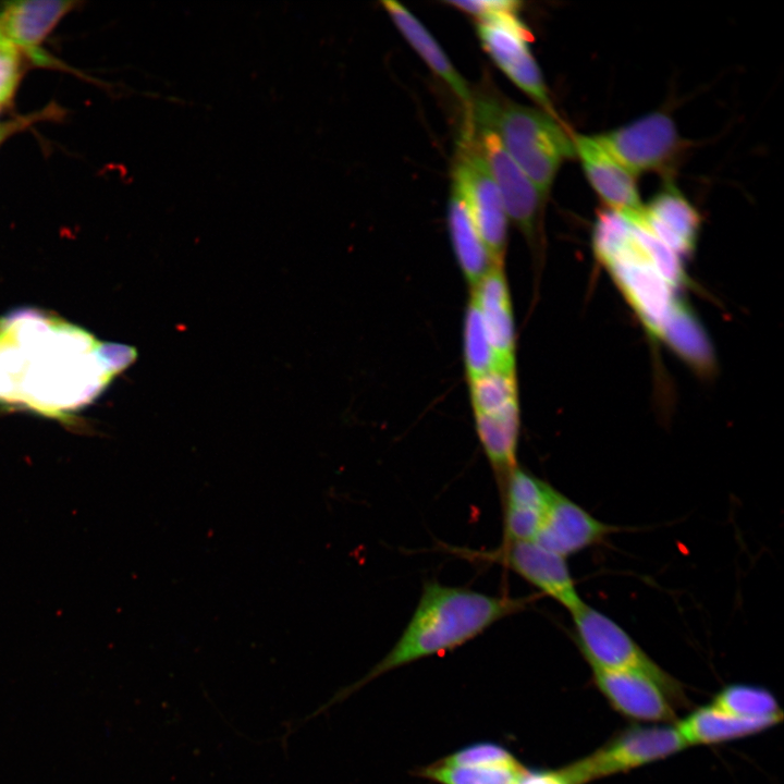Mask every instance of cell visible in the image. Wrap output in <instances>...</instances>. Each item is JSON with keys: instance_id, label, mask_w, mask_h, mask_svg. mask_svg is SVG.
I'll use <instances>...</instances> for the list:
<instances>
[{"instance_id": "19", "label": "cell", "mask_w": 784, "mask_h": 784, "mask_svg": "<svg viewBox=\"0 0 784 784\" xmlns=\"http://www.w3.org/2000/svg\"><path fill=\"white\" fill-rule=\"evenodd\" d=\"M382 5L395 27L429 69L451 88L460 100L466 106H471V94L465 79L425 25L402 3L389 0L382 1Z\"/></svg>"}, {"instance_id": "4", "label": "cell", "mask_w": 784, "mask_h": 784, "mask_svg": "<svg viewBox=\"0 0 784 784\" xmlns=\"http://www.w3.org/2000/svg\"><path fill=\"white\" fill-rule=\"evenodd\" d=\"M578 647L591 670L630 671L657 682L671 702L686 705L677 679L657 664L616 622L584 603L572 613Z\"/></svg>"}, {"instance_id": "6", "label": "cell", "mask_w": 784, "mask_h": 784, "mask_svg": "<svg viewBox=\"0 0 784 784\" xmlns=\"http://www.w3.org/2000/svg\"><path fill=\"white\" fill-rule=\"evenodd\" d=\"M596 136L636 176L671 172L687 144L674 120L663 111L649 112Z\"/></svg>"}, {"instance_id": "22", "label": "cell", "mask_w": 784, "mask_h": 784, "mask_svg": "<svg viewBox=\"0 0 784 784\" xmlns=\"http://www.w3.org/2000/svg\"><path fill=\"white\" fill-rule=\"evenodd\" d=\"M658 339L663 340L699 375H711L714 355L705 330L689 308L676 299L663 321Z\"/></svg>"}, {"instance_id": "10", "label": "cell", "mask_w": 784, "mask_h": 784, "mask_svg": "<svg viewBox=\"0 0 784 784\" xmlns=\"http://www.w3.org/2000/svg\"><path fill=\"white\" fill-rule=\"evenodd\" d=\"M474 558L509 567L571 614L585 603L576 589L566 558L534 540L503 542L499 549L476 553Z\"/></svg>"}, {"instance_id": "18", "label": "cell", "mask_w": 784, "mask_h": 784, "mask_svg": "<svg viewBox=\"0 0 784 784\" xmlns=\"http://www.w3.org/2000/svg\"><path fill=\"white\" fill-rule=\"evenodd\" d=\"M74 4L52 0L7 2L0 9V35L35 61L45 62L39 45Z\"/></svg>"}, {"instance_id": "21", "label": "cell", "mask_w": 784, "mask_h": 784, "mask_svg": "<svg viewBox=\"0 0 784 784\" xmlns=\"http://www.w3.org/2000/svg\"><path fill=\"white\" fill-rule=\"evenodd\" d=\"M776 719H743L703 706L675 724L688 746L718 744L764 731Z\"/></svg>"}, {"instance_id": "9", "label": "cell", "mask_w": 784, "mask_h": 784, "mask_svg": "<svg viewBox=\"0 0 784 784\" xmlns=\"http://www.w3.org/2000/svg\"><path fill=\"white\" fill-rule=\"evenodd\" d=\"M474 142L502 197L506 215L525 237L538 238L546 196L522 171L503 147L497 133L470 121Z\"/></svg>"}, {"instance_id": "27", "label": "cell", "mask_w": 784, "mask_h": 784, "mask_svg": "<svg viewBox=\"0 0 784 784\" xmlns=\"http://www.w3.org/2000/svg\"><path fill=\"white\" fill-rule=\"evenodd\" d=\"M20 59L16 48L7 41L0 49V108L8 105L20 78Z\"/></svg>"}, {"instance_id": "12", "label": "cell", "mask_w": 784, "mask_h": 784, "mask_svg": "<svg viewBox=\"0 0 784 784\" xmlns=\"http://www.w3.org/2000/svg\"><path fill=\"white\" fill-rule=\"evenodd\" d=\"M575 158L604 209L630 220L644 209L637 176L627 170L595 135L572 133Z\"/></svg>"}, {"instance_id": "26", "label": "cell", "mask_w": 784, "mask_h": 784, "mask_svg": "<svg viewBox=\"0 0 784 784\" xmlns=\"http://www.w3.org/2000/svg\"><path fill=\"white\" fill-rule=\"evenodd\" d=\"M464 360L469 380L498 368L482 317L471 298L464 322Z\"/></svg>"}, {"instance_id": "13", "label": "cell", "mask_w": 784, "mask_h": 784, "mask_svg": "<svg viewBox=\"0 0 784 784\" xmlns=\"http://www.w3.org/2000/svg\"><path fill=\"white\" fill-rule=\"evenodd\" d=\"M617 529L554 489L534 541L567 558L601 543Z\"/></svg>"}, {"instance_id": "5", "label": "cell", "mask_w": 784, "mask_h": 784, "mask_svg": "<svg viewBox=\"0 0 784 784\" xmlns=\"http://www.w3.org/2000/svg\"><path fill=\"white\" fill-rule=\"evenodd\" d=\"M686 747L675 724L634 725L559 771L567 784H588L663 759Z\"/></svg>"}, {"instance_id": "3", "label": "cell", "mask_w": 784, "mask_h": 784, "mask_svg": "<svg viewBox=\"0 0 784 784\" xmlns=\"http://www.w3.org/2000/svg\"><path fill=\"white\" fill-rule=\"evenodd\" d=\"M471 122L493 130L503 147L548 197L565 160L575 158L572 133L556 117L536 108L498 100H478Z\"/></svg>"}, {"instance_id": "30", "label": "cell", "mask_w": 784, "mask_h": 784, "mask_svg": "<svg viewBox=\"0 0 784 784\" xmlns=\"http://www.w3.org/2000/svg\"><path fill=\"white\" fill-rule=\"evenodd\" d=\"M4 131H7V130L1 128V126H0V140H1V138L3 137Z\"/></svg>"}, {"instance_id": "23", "label": "cell", "mask_w": 784, "mask_h": 784, "mask_svg": "<svg viewBox=\"0 0 784 784\" xmlns=\"http://www.w3.org/2000/svg\"><path fill=\"white\" fill-rule=\"evenodd\" d=\"M475 422L479 442L501 487L517 466L518 405L494 414H475Z\"/></svg>"}, {"instance_id": "14", "label": "cell", "mask_w": 784, "mask_h": 784, "mask_svg": "<svg viewBox=\"0 0 784 784\" xmlns=\"http://www.w3.org/2000/svg\"><path fill=\"white\" fill-rule=\"evenodd\" d=\"M629 221L682 258L695 249L700 229L699 212L671 180L648 204H644L640 215Z\"/></svg>"}, {"instance_id": "20", "label": "cell", "mask_w": 784, "mask_h": 784, "mask_svg": "<svg viewBox=\"0 0 784 784\" xmlns=\"http://www.w3.org/2000/svg\"><path fill=\"white\" fill-rule=\"evenodd\" d=\"M448 225L453 249L464 277L474 287L497 264L481 240L460 189L452 183Z\"/></svg>"}, {"instance_id": "15", "label": "cell", "mask_w": 784, "mask_h": 784, "mask_svg": "<svg viewBox=\"0 0 784 784\" xmlns=\"http://www.w3.org/2000/svg\"><path fill=\"white\" fill-rule=\"evenodd\" d=\"M593 682L622 714L646 722L677 723L672 702L647 675L630 671L592 670Z\"/></svg>"}, {"instance_id": "2", "label": "cell", "mask_w": 784, "mask_h": 784, "mask_svg": "<svg viewBox=\"0 0 784 784\" xmlns=\"http://www.w3.org/2000/svg\"><path fill=\"white\" fill-rule=\"evenodd\" d=\"M531 599L491 596L428 580L392 649L365 677L345 688L333 701L390 671L465 645L500 620L524 610Z\"/></svg>"}, {"instance_id": "29", "label": "cell", "mask_w": 784, "mask_h": 784, "mask_svg": "<svg viewBox=\"0 0 784 784\" xmlns=\"http://www.w3.org/2000/svg\"><path fill=\"white\" fill-rule=\"evenodd\" d=\"M518 784H567L556 770H534L528 769L519 780Z\"/></svg>"}, {"instance_id": "17", "label": "cell", "mask_w": 784, "mask_h": 784, "mask_svg": "<svg viewBox=\"0 0 784 784\" xmlns=\"http://www.w3.org/2000/svg\"><path fill=\"white\" fill-rule=\"evenodd\" d=\"M497 357L498 368L515 369V332L503 266L493 267L471 291Z\"/></svg>"}, {"instance_id": "11", "label": "cell", "mask_w": 784, "mask_h": 784, "mask_svg": "<svg viewBox=\"0 0 784 784\" xmlns=\"http://www.w3.org/2000/svg\"><path fill=\"white\" fill-rule=\"evenodd\" d=\"M526 770L505 747L478 742L418 768L415 774L437 784H518Z\"/></svg>"}, {"instance_id": "25", "label": "cell", "mask_w": 784, "mask_h": 784, "mask_svg": "<svg viewBox=\"0 0 784 784\" xmlns=\"http://www.w3.org/2000/svg\"><path fill=\"white\" fill-rule=\"evenodd\" d=\"M474 414H494L517 406L515 370L492 369L469 380Z\"/></svg>"}, {"instance_id": "24", "label": "cell", "mask_w": 784, "mask_h": 784, "mask_svg": "<svg viewBox=\"0 0 784 784\" xmlns=\"http://www.w3.org/2000/svg\"><path fill=\"white\" fill-rule=\"evenodd\" d=\"M715 709L743 719H776L782 721L783 712L775 697L758 686L734 684L724 687L713 698Z\"/></svg>"}, {"instance_id": "7", "label": "cell", "mask_w": 784, "mask_h": 784, "mask_svg": "<svg viewBox=\"0 0 784 784\" xmlns=\"http://www.w3.org/2000/svg\"><path fill=\"white\" fill-rule=\"evenodd\" d=\"M452 183L463 195L475 226L493 260L503 265L509 217L497 185L477 150L470 127L462 136Z\"/></svg>"}, {"instance_id": "16", "label": "cell", "mask_w": 784, "mask_h": 784, "mask_svg": "<svg viewBox=\"0 0 784 784\" xmlns=\"http://www.w3.org/2000/svg\"><path fill=\"white\" fill-rule=\"evenodd\" d=\"M500 489L504 495V542L535 540L554 488L516 466Z\"/></svg>"}, {"instance_id": "8", "label": "cell", "mask_w": 784, "mask_h": 784, "mask_svg": "<svg viewBox=\"0 0 784 784\" xmlns=\"http://www.w3.org/2000/svg\"><path fill=\"white\" fill-rule=\"evenodd\" d=\"M501 12L477 21L478 37L498 68L543 111L553 114L547 85L530 49L531 34L517 15Z\"/></svg>"}, {"instance_id": "28", "label": "cell", "mask_w": 784, "mask_h": 784, "mask_svg": "<svg viewBox=\"0 0 784 784\" xmlns=\"http://www.w3.org/2000/svg\"><path fill=\"white\" fill-rule=\"evenodd\" d=\"M448 3L476 17L477 21L501 12H518L520 7V2L513 0H458Z\"/></svg>"}, {"instance_id": "1", "label": "cell", "mask_w": 784, "mask_h": 784, "mask_svg": "<svg viewBox=\"0 0 784 784\" xmlns=\"http://www.w3.org/2000/svg\"><path fill=\"white\" fill-rule=\"evenodd\" d=\"M136 357L45 311L0 318V404L57 419L95 400Z\"/></svg>"}]
</instances>
